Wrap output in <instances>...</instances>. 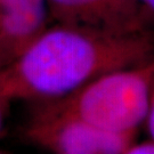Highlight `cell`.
<instances>
[{"mask_svg": "<svg viewBox=\"0 0 154 154\" xmlns=\"http://www.w3.org/2000/svg\"><path fill=\"white\" fill-rule=\"evenodd\" d=\"M50 20L47 0H0V70L22 54Z\"/></svg>", "mask_w": 154, "mask_h": 154, "instance_id": "obj_5", "label": "cell"}, {"mask_svg": "<svg viewBox=\"0 0 154 154\" xmlns=\"http://www.w3.org/2000/svg\"><path fill=\"white\" fill-rule=\"evenodd\" d=\"M154 58V32H105L55 23L8 66L0 89L9 100L64 97L111 71Z\"/></svg>", "mask_w": 154, "mask_h": 154, "instance_id": "obj_1", "label": "cell"}, {"mask_svg": "<svg viewBox=\"0 0 154 154\" xmlns=\"http://www.w3.org/2000/svg\"><path fill=\"white\" fill-rule=\"evenodd\" d=\"M47 5L56 23L105 32L149 30L154 18L139 0H47Z\"/></svg>", "mask_w": 154, "mask_h": 154, "instance_id": "obj_4", "label": "cell"}, {"mask_svg": "<svg viewBox=\"0 0 154 154\" xmlns=\"http://www.w3.org/2000/svg\"><path fill=\"white\" fill-rule=\"evenodd\" d=\"M145 125H146V128H147L149 137L154 139V82L153 87H152L149 111H147V116H146V120H145Z\"/></svg>", "mask_w": 154, "mask_h": 154, "instance_id": "obj_7", "label": "cell"}, {"mask_svg": "<svg viewBox=\"0 0 154 154\" xmlns=\"http://www.w3.org/2000/svg\"><path fill=\"white\" fill-rule=\"evenodd\" d=\"M9 103H11V100L6 97L5 95H4V93L1 91V89H0V135H1L2 128H4L6 113H7V110H8Z\"/></svg>", "mask_w": 154, "mask_h": 154, "instance_id": "obj_8", "label": "cell"}, {"mask_svg": "<svg viewBox=\"0 0 154 154\" xmlns=\"http://www.w3.org/2000/svg\"><path fill=\"white\" fill-rule=\"evenodd\" d=\"M139 1L145 7V9L154 17V0H139Z\"/></svg>", "mask_w": 154, "mask_h": 154, "instance_id": "obj_9", "label": "cell"}, {"mask_svg": "<svg viewBox=\"0 0 154 154\" xmlns=\"http://www.w3.org/2000/svg\"><path fill=\"white\" fill-rule=\"evenodd\" d=\"M126 154H154V139L149 137L143 142L135 140L128 147Z\"/></svg>", "mask_w": 154, "mask_h": 154, "instance_id": "obj_6", "label": "cell"}, {"mask_svg": "<svg viewBox=\"0 0 154 154\" xmlns=\"http://www.w3.org/2000/svg\"><path fill=\"white\" fill-rule=\"evenodd\" d=\"M23 128L24 138L56 154H126L136 134L107 131L58 110L48 102H35Z\"/></svg>", "mask_w": 154, "mask_h": 154, "instance_id": "obj_3", "label": "cell"}, {"mask_svg": "<svg viewBox=\"0 0 154 154\" xmlns=\"http://www.w3.org/2000/svg\"><path fill=\"white\" fill-rule=\"evenodd\" d=\"M154 58L105 73L64 97L48 102L107 131L136 134L149 111Z\"/></svg>", "mask_w": 154, "mask_h": 154, "instance_id": "obj_2", "label": "cell"}]
</instances>
